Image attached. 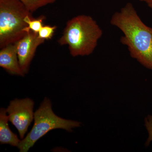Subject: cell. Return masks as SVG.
Returning <instances> with one entry per match:
<instances>
[{
  "label": "cell",
  "instance_id": "13",
  "mask_svg": "<svg viewBox=\"0 0 152 152\" xmlns=\"http://www.w3.org/2000/svg\"><path fill=\"white\" fill-rule=\"evenodd\" d=\"M140 1L146 3L147 5L151 8L152 9V0H140Z\"/></svg>",
  "mask_w": 152,
  "mask_h": 152
},
{
  "label": "cell",
  "instance_id": "4",
  "mask_svg": "<svg viewBox=\"0 0 152 152\" xmlns=\"http://www.w3.org/2000/svg\"><path fill=\"white\" fill-rule=\"evenodd\" d=\"M34 124L30 132L21 141L18 146L20 152H27L39 139L50 131L57 129L72 132V129L80 126L81 123L64 119L58 116L52 109L51 103L45 98L34 115Z\"/></svg>",
  "mask_w": 152,
  "mask_h": 152
},
{
  "label": "cell",
  "instance_id": "7",
  "mask_svg": "<svg viewBox=\"0 0 152 152\" xmlns=\"http://www.w3.org/2000/svg\"><path fill=\"white\" fill-rule=\"evenodd\" d=\"M0 66L12 75L24 76L19 64L15 43L10 44L1 49Z\"/></svg>",
  "mask_w": 152,
  "mask_h": 152
},
{
  "label": "cell",
  "instance_id": "12",
  "mask_svg": "<svg viewBox=\"0 0 152 152\" xmlns=\"http://www.w3.org/2000/svg\"><path fill=\"white\" fill-rule=\"evenodd\" d=\"M145 125L148 133V137L146 142L145 146L146 147L149 145L151 142H152V115H148L145 119Z\"/></svg>",
  "mask_w": 152,
  "mask_h": 152
},
{
  "label": "cell",
  "instance_id": "5",
  "mask_svg": "<svg viewBox=\"0 0 152 152\" xmlns=\"http://www.w3.org/2000/svg\"><path fill=\"white\" fill-rule=\"evenodd\" d=\"M34 102L29 98L11 101L7 109L10 121L15 127L21 139H24L34 118Z\"/></svg>",
  "mask_w": 152,
  "mask_h": 152
},
{
  "label": "cell",
  "instance_id": "3",
  "mask_svg": "<svg viewBox=\"0 0 152 152\" xmlns=\"http://www.w3.org/2000/svg\"><path fill=\"white\" fill-rule=\"evenodd\" d=\"M33 16L20 0H0V48L14 44L28 32L25 19Z\"/></svg>",
  "mask_w": 152,
  "mask_h": 152
},
{
  "label": "cell",
  "instance_id": "6",
  "mask_svg": "<svg viewBox=\"0 0 152 152\" xmlns=\"http://www.w3.org/2000/svg\"><path fill=\"white\" fill-rule=\"evenodd\" d=\"M45 41V40L39 37L38 33L30 31L20 40L15 43L19 64L25 74L28 72L30 64L38 47L44 43Z\"/></svg>",
  "mask_w": 152,
  "mask_h": 152
},
{
  "label": "cell",
  "instance_id": "2",
  "mask_svg": "<svg viewBox=\"0 0 152 152\" xmlns=\"http://www.w3.org/2000/svg\"><path fill=\"white\" fill-rule=\"evenodd\" d=\"M102 35V30L96 20L91 16L80 15L67 22L58 42L67 45L73 57L85 56L94 53Z\"/></svg>",
  "mask_w": 152,
  "mask_h": 152
},
{
  "label": "cell",
  "instance_id": "10",
  "mask_svg": "<svg viewBox=\"0 0 152 152\" xmlns=\"http://www.w3.org/2000/svg\"><path fill=\"white\" fill-rule=\"evenodd\" d=\"M46 17L44 15H41L37 18H34L33 16H28L25 18V20L28 24V29L29 31L38 33L44 26L43 23Z\"/></svg>",
  "mask_w": 152,
  "mask_h": 152
},
{
  "label": "cell",
  "instance_id": "8",
  "mask_svg": "<svg viewBox=\"0 0 152 152\" xmlns=\"http://www.w3.org/2000/svg\"><path fill=\"white\" fill-rule=\"evenodd\" d=\"M7 109L1 108L0 110V143L9 144L13 146H18L21 141L16 134L12 132L9 127L8 116Z\"/></svg>",
  "mask_w": 152,
  "mask_h": 152
},
{
  "label": "cell",
  "instance_id": "1",
  "mask_svg": "<svg viewBox=\"0 0 152 152\" xmlns=\"http://www.w3.org/2000/svg\"><path fill=\"white\" fill-rule=\"evenodd\" d=\"M110 23L122 32L120 42L127 47L131 57L152 70V28L142 21L132 4L127 3L114 13Z\"/></svg>",
  "mask_w": 152,
  "mask_h": 152
},
{
  "label": "cell",
  "instance_id": "9",
  "mask_svg": "<svg viewBox=\"0 0 152 152\" xmlns=\"http://www.w3.org/2000/svg\"><path fill=\"white\" fill-rule=\"evenodd\" d=\"M32 13L39 9L50 4H53L56 0H20Z\"/></svg>",
  "mask_w": 152,
  "mask_h": 152
},
{
  "label": "cell",
  "instance_id": "11",
  "mask_svg": "<svg viewBox=\"0 0 152 152\" xmlns=\"http://www.w3.org/2000/svg\"><path fill=\"white\" fill-rule=\"evenodd\" d=\"M56 26H43L38 33V36L41 39L45 40L51 39L56 29Z\"/></svg>",
  "mask_w": 152,
  "mask_h": 152
}]
</instances>
